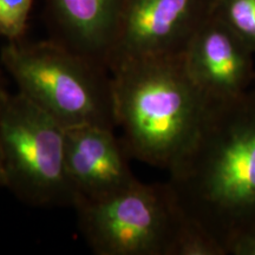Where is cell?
I'll return each mask as SVG.
<instances>
[{
  "label": "cell",
  "mask_w": 255,
  "mask_h": 255,
  "mask_svg": "<svg viewBox=\"0 0 255 255\" xmlns=\"http://www.w3.org/2000/svg\"><path fill=\"white\" fill-rule=\"evenodd\" d=\"M169 174L184 215L229 255L255 228V92L213 103L196 139Z\"/></svg>",
  "instance_id": "6da1fadb"
},
{
  "label": "cell",
  "mask_w": 255,
  "mask_h": 255,
  "mask_svg": "<svg viewBox=\"0 0 255 255\" xmlns=\"http://www.w3.org/2000/svg\"><path fill=\"white\" fill-rule=\"evenodd\" d=\"M116 127L131 158L171 170L189 150L213 103L183 55L127 60L110 70Z\"/></svg>",
  "instance_id": "7a4b0ae2"
},
{
  "label": "cell",
  "mask_w": 255,
  "mask_h": 255,
  "mask_svg": "<svg viewBox=\"0 0 255 255\" xmlns=\"http://www.w3.org/2000/svg\"><path fill=\"white\" fill-rule=\"evenodd\" d=\"M1 63L18 92L68 128L95 124L115 129L113 79L103 64L63 41H8Z\"/></svg>",
  "instance_id": "3957f363"
},
{
  "label": "cell",
  "mask_w": 255,
  "mask_h": 255,
  "mask_svg": "<svg viewBox=\"0 0 255 255\" xmlns=\"http://www.w3.org/2000/svg\"><path fill=\"white\" fill-rule=\"evenodd\" d=\"M0 146L8 188L34 207H73L65 128L20 94L0 88Z\"/></svg>",
  "instance_id": "277c9868"
},
{
  "label": "cell",
  "mask_w": 255,
  "mask_h": 255,
  "mask_svg": "<svg viewBox=\"0 0 255 255\" xmlns=\"http://www.w3.org/2000/svg\"><path fill=\"white\" fill-rule=\"evenodd\" d=\"M73 208L88 246L97 255H171L186 215L169 182L132 186Z\"/></svg>",
  "instance_id": "5b68a950"
},
{
  "label": "cell",
  "mask_w": 255,
  "mask_h": 255,
  "mask_svg": "<svg viewBox=\"0 0 255 255\" xmlns=\"http://www.w3.org/2000/svg\"><path fill=\"white\" fill-rule=\"evenodd\" d=\"M214 2L123 0L107 58L108 70L131 59L183 55L199 28L212 15Z\"/></svg>",
  "instance_id": "8992f818"
},
{
  "label": "cell",
  "mask_w": 255,
  "mask_h": 255,
  "mask_svg": "<svg viewBox=\"0 0 255 255\" xmlns=\"http://www.w3.org/2000/svg\"><path fill=\"white\" fill-rule=\"evenodd\" d=\"M254 52L214 14L207 19L183 53L191 81L210 103L246 94L255 82Z\"/></svg>",
  "instance_id": "52a82bcc"
},
{
  "label": "cell",
  "mask_w": 255,
  "mask_h": 255,
  "mask_svg": "<svg viewBox=\"0 0 255 255\" xmlns=\"http://www.w3.org/2000/svg\"><path fill=\"white\" fill-rule=\"evenodd\" d=\"M129 158L111 128L85 124L65 129L66 170L77 202L103 199L136 183Z\"/></svg>",
  "instance_id": "ba28073f"
},
{
  "label": "cell",
  "mask_w": 255,
  "mask_h": 255,
  "mask_svg": "<svg viewBox=\"0 0 255 255\" xmlns=\"http://www.w3.org/2000/svg\"><path fill=\"white\" fill-rule=\"evenodd\" d=\"M47 2L63 34V43L107 68L123 0H47Z\"/></svg>",
  "instance_id": "9c48e42d"
},
{
  "label": "cell",
  "mask_w": 255,
  "mask_h": 255,
  "mask_svg": "<svg viewBox=\"0 0 255 255\" xmlns=\"http://www.w3.org/2000/svg\"><path fill=\"white\" fill-rule=\"evenodd\" d=\"M212 13L255 53V0H215Z\"/></svg>",
  "instance_id": "30bf717a"
},
{
  "label": "cell",
  "mask_w": 255,
  "mask_h": 255,
  "mask_svg": "<svg viewBox=\"0 0 255 255\" xmlns=\"http://www.w3.org/2000/svg\"><path fill=\"white\" fill-rule=\"evenodd\" d=\"M171 255H227L221 245L187 218L175 240Z\"/></svg>",
  "instance_id": "8fae6325"
},
{
  "label": "cell",
  "mask_w": 255,
  "mask_h": 255,
  "mask_svg": "<svg viewBox=\"0 0 255 255\" xmlns=\"http://www.w3.org/2000/svg\"><path fill=\"white\" fill-rule=\"evenodd\" d=\"M33 0H0V36L19 40L26 30Z\"/></svg>",
  "instance_id": "7c38bea8"
},
{
  "label": "cell",
  "mask_w": 255,
  "mask_h": 255,
  "mask_svg": "<svg viewBox=\"0 0 255 255\" xmlns=\"http://www.w3.org/2000/svg\"><path fill=\"white\" fill-rule=\"evenodd\" d=\"M229 255H255V228L235 242Z\"/></svg>",
  "instance_id": "4fadbf2b"
},
{
  "label": "cell",
  "mask_w": 255,
  "mask_h": 255,
  "mask_svg": "<svg viewBox=\"0 0 255 255\" xmlns=\"http://www.w3.org/2000/svg\"><path fill=\"white\" fill-rule=\"evenodd\" d=\"M0 187L6 188V176H5V170H4V162H2L1 146H0Z\"/></svg>",
  "instance_id": "5bb4252c"
},
{
  "label": "cell",
  "mask_w": 255,
  "mask_h": 255,
  "mask_svg": "<svg viewBox=\"0 0 255 255\" xmlns=\"http://www.w3.org/2000/svg\"><path fill=\"white\" fill-rule=\"evenodd\" d=\"M252 90H253V91L255 92V82H254V88H253V89H252Z\"/></svg>",
  "instance_id": "9a60e30c"
},
{
  "label": "cell",
  "mask_w": 255,
  "mask_h": 255,
  "mask_svg": "<svg viewBox=\"0 0 255 255\" xmlns=\"http://www.w3.org/2000/svg\"><path fill=\"white\" fill-rule=\"evenodd\" d=\"M0 88H1V87H0Z\"/></svg>",
  "instance_id": "2e32d148"
}]
</instances>
